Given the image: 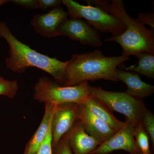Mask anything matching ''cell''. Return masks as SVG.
<instances>
[{"mask_svg":"<svg viewBox=\"0 0 154 154\" xmlns=\"http://www.w3.org/2000/svg\"><path fill=\"white\" fill-rule=\"evenodd\" d=\"M67 134L72 154H90L100 145L98 141L86 132L79 121Z\"/></svg>","mask_w":154,"mask_h":154,"instance_id":"cell-12","label":"cell"},{"mask_svg":"<svg viewBox=\"0 0 154 154\" xmlns=\"http://www.w3.org/2000/svg\"><path fill=\"white\" fill-rule=\"evenodd\" d=\"M37 9L44 11L48 8H56L60 6L61 1L60 0H37Z\"/></svg>","mask_w":154,"mask_h":154,"instance_id":"cell-23","label":"cell"},{"mask_svg":"<svg viewBox=\"0 0 154 154\" xmlns=\"http://www.w3.org/2000/svg\"><path fill=\"white\" fill-rule=\"evenodd\" d=\"M142 124L148 135L153 147L154 146V116L149 110L146 109L144 112Z\"/></svg>","mask_w":154,"mask_h":154,"instance_id":"cell-19","label":"cell"},{"mask_svg":"<svg viewBox=\"0 0 154 154\" xmlns=\"http://www.w3.org/2000/svg\"><path fill=\"white\" fill-rule=\"evenodd\" d=\"M57 105L45 104L43 118L39 126L25 146L24 154H36L44 140L51 125L53 116Z\"/></svg>","mask_w":154,"mask_h":154,"instance_id":"cell-15","label":"cell"},{"mask_svg":"<svg viewBox=\"0 0 154 154\" xmlns=\"http://www.w3.org/2000/svg\"><path fill=\"white\" fill-rule=\"evenodd\" d=\"M52 154H72L67 133L62 137L56 145L52 147Z\"/></svg>","mask_w":154,"mask_h":154,"instance_id":"cell-20","label":"cell"},{"mask_svg":"<svg viewBox=\"0 0 154 154\" xmlns=\"http://www.w3.org/2000/svg\"><path fill=\"white\" fill-rule=\"evenodd\" d=\"M52 140L51 125L44 140L39 147L36 154H52Z\"/></svg>","mask_w":154,"mask_h":154,"instance_id":"cell-21","label":"cell"},{"mask_svg":"<svg viewBox=\"0 0 154 154\" xmlns=\"http://www.w3.org/2000/svg\"><path fill=\"white\" fill-rule=\"evenodd\" d=\"M89 89L90 95L102 101L113 111L123 114L134 126L142 124L146 108L141 99L125 92L107 91L100 87L89 85Z\"/></svg>","mask_w":154,"mask_h":154,"instance_id":"cell-6","label":"cell"},{"mask_svg":"<svg viewBox=\"0 0 154 154\" xmlns=\"http://www.w3.org/2000/svg\"><path fill=\"white\" fill-rule=\"evenodd\" d=\"M79 119L86 132L98 141L100 144L116 132L101 119L91 113L82 103L78 104Z\"/></svg>","mask_w":154,"mask_h":154,"instance_id":"cell-11","label":"cell"},{"mask_svg":"<svg viewBox=\"0 0 154 154\" xmlns=\"http://www.w3.org/2000/svg\"><path fill=\"white\" fill-rule=\"evenodd\" d=\"M89 5H94L95 7L101 9L102 11L108 13V8L110 1H85Z\"/></svg>","mask_w":154,"mask_h":154,"instance_id":"cell-25","label":"cell"},{"mask_svg":"<svg viewBox=\"0 0 154 154\" xmlns=\"http://www.w3.org/2000/svg\"><path fill=\"white\" fill-rule=\"evenodd\" d=\"M0 38H4L9 46L6 66L11 71L22 74L29 67H36L49 74L54 81L63 85L68 61L62 62L49 57L30 48L16 38L5 22L0 21Z\"/></svg>","mask_w":154,"mask_h":154,"instance_id":"cell-1","label":"cell"},{"mask_svg":"<svg viewBox=\"0 0 154 154\" xmlns=\"http://www.w3.org/2000/svg\"><path fill=\"white\" fill-rule=\"evenodd\" d=\"M137 21L143 25H148L151 27V29H154V14L151 12L146 14L140 13L136 19Z\"/></svg>","mask_w":154,"mask_h":154,"instance_id":"cell-22","label":"cell"},{"mask_svg":"<svg viewBox=\"0 0 154 154\" xmlns=\"http://www.w3.org/2000/svg\"><path fill=\"white\" fill-rule=\"evenodd\" d=\"M88 82L73 86L61 85L48 77H42L34 86L33 99L45 104L59 105L82 103L90 96Z\"/></svg>","mask_w":154,"mask_h":154,"instance_id":"cell-4","label":"cell"},{"mask_svg":"<svg viewBox=\"0 0 154 154\" xmlns=\"http://www.w3.org/2000/svg\"><path fill=\"white\" fill-rule=\"evenodd\" d=\"M144 154V153H141V154Z\"/></svg>","mask_w":154,"mask_h":154,"instance_id":"cell-28","label":"cell"},{"mask_svg":"<svg viewBox=\"0 0 154 154\" xmlns=\"http://www.w3.org/2000/svg\"><path fill=\"white\" fill-rule=\"evenodd\" d=\"M135 56L138 59L137 64L125 68L136 73L140 74L149 78H154V55L146 52L136 54Z\"/></svg>","mask_w":154,"mask_h":154,"instance_id":"cell-16","label":"cell"},{"mask_svg":"<svg viewBox=\"0 0 154 154\" xmlns=\"http://www.w3.org/2000/svg\"><path fill=\"white\" fill-rule=\"evenodd\" d=\"M78 119V104L57 105L51 121L52 147L56 145L62 137L70 130Z\"/></svg>","mask_w":154,"mask_h":154,"instance_id":"cell-9","label":"cell"},{"mask_svg":"<svg viewBox=\"0 0 154 154\" xmlns=\"http://www.w3.org/2000/svg\"><path fill=\"white\" fill-rule=\"evenodd\" d=\"M116 77L118 81H121L126 85L125 93L135 98L142 99L154 93V86L142 81L136 73L116 69Z\"/></svg>","mask_w":154,"mask_h":154,"instance_id":"cell-13","label":"cell"},{"mask_svg":"<svg viewBox=\"0 0 154 154\" xmlns=\"http://www.w3.org/2000/svg\"><path fill=\"white\" fill-rule=\"evenodd\" d=\"M108 14L120 19L125 26L124 32L119 36L106 38V42H114L121 46L122 55L129 57L138 53L146 52L154 55V29H149L127 13L123 1H110Z\"/></svg>","mask_w":154,"mask_h":154,"instance_id":"cell-3","label":"cell"},{"mask_svg":"<svg viewBox=\"0 0 154 154\" xmlns=\"http://www.w3.org/2000/svg\"><path fill=\"white\" fill-rule=\"evenodd\" d=\"M134 135L136 143L141 153L151 154L149 138L142 124L134 127Z\"/></svg>","mask_w":154,"mask_h":154,"instance_id":"cell-17","label":"cell"},{"mask_svg":"<svg viewBox=\"0 0 154 154\" xmlns=\"http://www.w3.org/2000/svg\"><path fill=\"white\" fill-rule=\"evenodd\" d=\"M11 2L16 5L25 7L27 8L37 9V0H14Z\"/></svg>","mask_w":154,"mask_h":154,"instance_id":"cell-24","label":"cell"},{"mask_svg":"<svg viewBox=\"0 0 154 154\" xmlns=\"http://www.w3.org/2000/svg\"><path fill=\"white\" fill-rule=\"evenodd\" d=\"M67 11L61 6L53 8L45 14L34 15L30 23L35 33L46 38L57 37L60 25L68 18Z\"/></svg>","mask_w":154,"mask_h":154,"instance_id":"cell-10","label":"cell"},{"mask_svg":"<svg viewBox=\"0 0 154 154\" xmlns=\"http://www.w3.org/2000/svg\"><path fill=\"white\" fill-rule=\"evenodd\" d=\"M101 33L82 19L68 18L60 25L57 36H67L71 40L94 47L103 45Z\"/></svg>","mask_w":154,"mask_h":154,"instance_id":"cell-7","label":"cell"},{"mask_svg":"<svg viewBox=\"0 0 154 154\" xmlns=\"http://www.w3.org/2000/svg\"><path fill=\"white\" fill-rule=\"evenodd\" d=\"M126 124L115 134L98 146L90 154H108L114 151L122 150L130 154H140L135 140L134 126L127 119Z\"/></svg>","mask_w":154,"mask_h":154,"instance_id":"cell-8","label":"cell"},{"mask_svg":"<svg viewBox=\"0 0 154 154\" xmlns=\"http://www.w3.org/2000/svg\"><path fill=\"white\" fill-rule=\"evenodd\" d=\"M4 78H3V77H2L1 76H0V80H2L3 79H4Z\"/></svg>","mask_w":154,"mask_h":154,"instance_id":"cell-27","label":"cell"},{"mask_svg":"<svg viewBox=\"0 0 154 154\" xmlns=\"http://www.w3.org/2000/svg\"><path fill=\"white\" fill-rule=\"evenodd\" d=\"M70 18L85 19L87 23L100 33H109L112 36L124 32L125 26L117 17L92 5H84L72 0H63Z\"/></svg>","mask_w":154,"mask_h":154,"instance_id":"cell-5","label":"cell"},{"mask_svg":"<svg viewBox=\"0 0 154 154\" xmlns=\"http://www.w3.org/2000/svg\"><path fill=\"white\" fill-rule=\"evenodd\" d=\"M10 1H8V0H0V6L4 4L9 2Z\"/></svg>","mask_w":154,"mask_h":154,"instance_id":"cell-26","label":"cell"},{"mask_svg":"<svg viewBox=\"0 0 154 154\" xmlns=\"http://www.w3.org/2000/svg\"><path fill=\"white\" fill-rule=\"evenodd\" d=\"M129 57L105 56L101 51L74 54L68 60L64 86H73L88 81L103 79L117 82V67L129 60Z\"/></svg>","mask_w":154,"mask_h":154,"instance_id":"cell-2","label":"cell"},{"mask_svg":"<svg viewBox=\"0 0 154 154\" xmlns=\"http://www.w3.org/2000/svg\"><path fill=\"white\" fill-rule=\"evenodd\" d=\"M18 82L15 80H0V96H5L13 99L18 90Z\"/></svg>","mask_w":154,"mask_h":154,"instance_id":"cell-18","label":"cell"},{"mask_svg":"<svg viewBox=\"0 0 154 154\" xmlns=\"http://www.w3.org/2000/svg\"><path fill=\"white\" fill-rule=\"evenodd\" d=\"M82 104L93 115L104 122L115 131H118L126 124V121L122 122L117 119L114 116L113 110L105 103L91 95Z\"/></svg>","mask_w":154,"mask_h":154,"instance_id":"cell-14","label":"cell"}]
</instances>
